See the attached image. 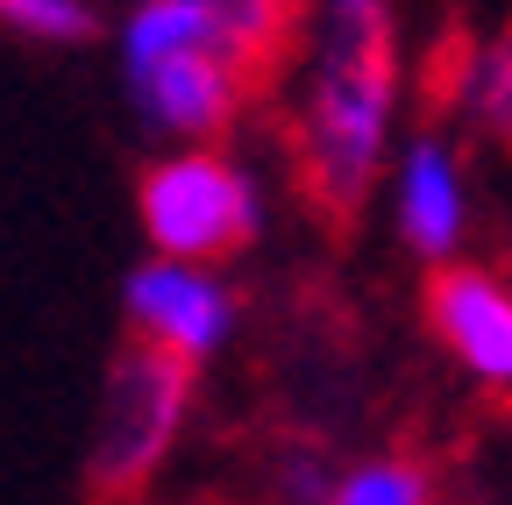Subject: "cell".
<instances>
[{
    "instance_id": "5b68a950",
    "label": "cell",
    "mask_w": 512,
    "mask_h": 505,
    "mask_svg": "<svg viewBox=\"0 0 512 505\" xmlns=\"http://www.w3.org/2000/svg\"><path fill=\"white\" fill-rule=\"evenodd\" d=\"M128 93H136L150 129H164V136H178L192 150H214V136L242 114L249 79H242L235 57H221V50H185V57H164V65L136 72Z\"/></svg>"
},
{
    "instance_id": "52a82bcc",
    "label": "cell",
    "mask_w": 512,
    "mask_h": 505,
    "mask_svg": "<svg viewBox=\"0 0 512 505\" xmlns=\"http://www.w3.org/2000/svg\"><path fill=\"white\" fill-rule=\"evenodd\" d=\"M399 235L427 264H448V249L463 235V178L441 143H413L399 164Z\"/></svg>"
},
{
    "instance_id": "8fae6325",
    "label": "cell",
    "mask_w": 512,
    "mask_h": 505,
    "mask_svg": "<svg viewBox=\"0 0 512 505\" xmlns=\"http://www.w3.org/2000/svg\"><path fill=\"white\" fill-rule=\"evenodd\" d=\"M0 22L36 43H93V29H100L86 0H0Z\"/></svg>"
},
{
    "instance_id": "30bf717a",
    "label": "cell",
    "mask_w": 512,
    "mask_h": 505,
    "mask_svg": "<svg viewBox=\"0 0 512 505\" xmlns=\"http://www.w3.org/2000/svg\"><path fill=\"white\" fill-rule=\"evenodd\" d=\"M328 505H434V484H427V470L420 463H356L342 484H335V498Z\"/></svg>"
},
{
    "instance_id": "7c38bea8",
    "label": "cell",
    "mask_w": 512,
    "mask_h": 505,
    "mask_svg": "<svg viewBox=\"0 0 512 505\" xmlns=\"http://www.w3.org/2000/svg\"><path fill=\"white\" fill-rule=\"evenodd\" d=\"M271 477H278V498L285 505H328L335 484H342V477H328V463H320L313 449H285Z\"/></svg>"
},
{
    "instance_id": "6da1fadb",
    "label": "cell",
    "mask_w": 512,
    "mask_h": 505,
    "mask_svg": "<svg viewBox=\"0 0 512 505\" xmlns=\"http://www.w3.org/2000/svg\"><path fill=\"white\" fill-rule=\"evenodd\" d=\"M392 79H399V29L384 0H320L313 72L299 107V178L320 214L349 221L384 164L392 136Z\"/></svg>"
},
{
    "instance_id": "277c9868",
    "label": "cell",
    "mask_w": 512,
    "mask_h": 505,
    "mask_svg": "<svg viewBox=\"0 0 512 505\" xmlns=\"http://www.w3.org/2000/svg\"><path fill=\"white\" fill-rule=\"evenodd\" d=\"M121 306H128L136 342H157V349H171L185 363H207L235 328L228 285L214 271H200V264H171V257H150V264L128 271Z\"/></svg>"
},
{
    "instance_id": "9c48e42d",
    "label": "cell",
    "mask_w": 512,
    "mask_h": 505,
    "mask_svg": "<svg viewBox=\"0 0 512 505\" xmlns=\"http://www.w3.org/2000/svg\"><path fill=\"white\" fill-rule=\"evenodd\" d=\"M207 8L221 29V50L242 65L249 86L278 65V50L292 43V22H299V0H207Z\"/></svg>"
},
{
    "instance_id": "7a4b0ae2",
    "label": "cell",
    "mask_w": 512,
    "mask_h": 505,
    "mask_svg": "<svg viewBox=\"0 0 512 505\" xmlns=\"http://www.w3.org/2000/svg\"><path fill=\"white\" fill-rule=\"evenodd\" d=\"M192 413V363L128 335L107 363L100 413H93V449H86V484L107 505H128L171 456V441Z\"/></svg>"
},
{
    "instance_id": "4fadbf2b",
    "label": "cell",
    "mask_w": 512,
    "mask_h": 505,
    "mask_svg": "<svg viewBox=\"0 0 512 505\" xmlns=\"http://www.w3.org/2000/svg\"><path fill=\"white\" fill-rule=\"evenodd\" d=\"M477 107H484V121H491V136L512 150V43H498V50L484 57V72H477Z\"/></svg>"
},
{
    "instance_id": "3957f363",
    "label": "cell",
    "mask_w": 512,
    "mask_h": 505,
    "mask_svg": "<svg viewBox=\"0 0 512 505\" xmlns=\"http://www.w3.org/2000/svg\"><path fill=\"white\" fill-rule=\"evenodd\" d=\"M136 214H143V235H150V257L207 271V264H221V257L256 242V228H264V193H256V178L235 157L178 150V157H157L143 171Z\"/></svg>"
},
{
    "instance_id": "8992f818",
    "label": "cell",
    "mask_w": 512,
    "mask_h": 505,
    "mask_svg": "<svg viewBox=\"0 0 512 505\" xmlns=\"http://www.w3.org/2000/svg\"><path fill=\"white\" fill-rule=\"evenodd\" d=\"M427 328L456 349L484 385L512 392V292L477 264H434L427 271Z\"/></svg>"
},
{
    "instance_id": "ba28073f",
    "label": "cell",
    "mask_w": 512,
    "mask_h": 505,
    "mask_svg": "<svg viewBox=\"0 0 512 505\" xmlns=\"http://www.w3.org/2000/svg\"><path fill=\"white\" fill-rule=\"evenodd\" d=\"M185 50H221V29H214L207 0H143V8L121 22V72L128 79L164 65V57H185Z\"/></svg>"
}]
</instances>
